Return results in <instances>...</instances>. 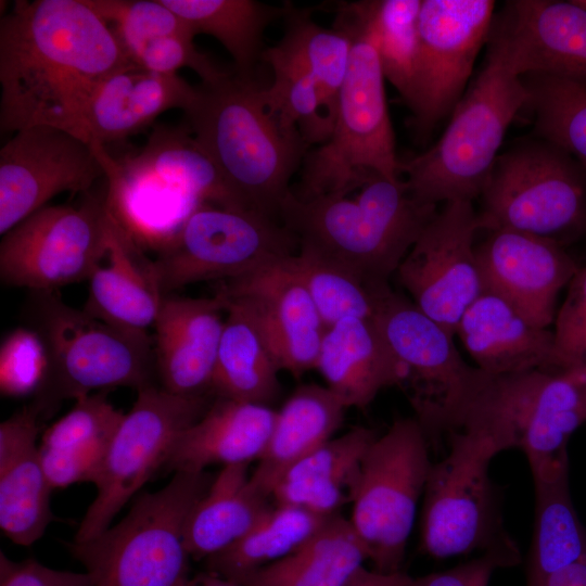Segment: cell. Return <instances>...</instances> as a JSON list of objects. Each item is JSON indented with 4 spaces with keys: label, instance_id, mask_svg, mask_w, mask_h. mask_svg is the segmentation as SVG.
<instances>
[{
    "label": "cell",
    "instance_id": "d4e9b609",
    "mask_svg": "<svg viewBox=\"0 0 586 586\" xmlns=\"http://www.w3.org/2000/svg\"><path fill=\"white\" fill-rule=\"evenodd\" d=\"M40 410L31 403L0 424V527L14 544L30 546L55 519L52 486L37 444Z\"/></svg>",
    "mask_w": 586,
    "mask_h": 586
},
{
    "label": "cell",
    "instance_id": "ffe728a7",
    "mask_svg": "<svg viewBox=\"0 0 586 586\" xmlns=\"http://www.w3.org/2000/svg\"><path fill=\"white\" fill-rule=\"evenodd\" d=\"M289 257L224 281L217 294L251 320L280 371L300 377L316 369L326 327Z\"/></svg>",
    "mask_w": 586,
    "mask_h": 586
},
{
    "label": "cell",
    "instance_id": "8fae6325",
    "mask_svg": "<svg viewBox=\"0 0 586 586\" xmlns=\"http://www.w3.org/2000/svg\"><path fill=\"white\" fill-rule=\"evenodd\" d=\"M481 199L484 231L506 228L563 244L586 230V173L542 139L498 155Z\"/></svg>",
    "mask_w": 586,
    "mask_h": 586
},
{
    "label": "cell",
    "instance_id": "4dcf8cb0",
    "mask_svg": "<svg viewBox=\"0 0 586 586\" xmlns=\"http://www.w3.org/2000/svg\"><path fill=\"white\" fill-rule=\"evenodd\" d=\"M347 407L327 386H298L277 411L268 444L251 473V482L270 497L273 487L298 461L332 438Z\"/></svg>",
    "mask_w": 586,
    "mask_h": 586
},
{
    "label": "cell",
    "instance_id": "7c38bea8",
    "mask_svg": "<svg viewBox=\"0 0 586 586\" xmlns=\"http://www.w3.org/2000/svg\"><path fill=\"white\" fill-rule=\"evenodd\" d=\"M372 320L402 367L400 386L429 442L457 430L483 371L463 360L453 334L390 285L380 295Z\"/></svg>",
    "mask_w": 586,
    "mask_h": 586
},
{
    "label": "cell",
    "instance_id": "8992f818",
    "mask_svg": "<svg viewBox=\"0 0 586 586\" xmlns=\"http://www.w3.org/2000/svg\"><path fill=\"white\" fill-rule=\"evenodd\" d=\"M26 320L41 336L48 368L33 404L41 413L66 399L154 384V348L138 335L66 304L55 291H31Z\"/></svg>",
    "mask_w": 586,
    "mask_h": 586
},
{
    "label": "cell",
    "instance_id": "d6986e66",
    "mask_svg": "<svg viewBox=\"0 0 586 586\" xmlns=\"http://www.w3.org/2000/svg\"><path fill=\"white\" fill-rule=\"evenodd\" d=\"M104 167L92 144L61 128L14 132L0 150V233L65 191L87 193Z\"/></svg>",
    "mask_w": 586,
    "mask_h": 586
},
{
    "label": "cell",
    "instance_id": "ab89813d",
    "mask_svg": "<svg viewBox=\"0 0 586 586\" xmlns=\"http://www.w3.org/2000/svg\"><path fill=\"white\" fill-rule=\"evenodd\" d=\"M422 0L358 1L371 28L385 79L409 106L415 94Z\"/></svg>",
    "mask_w": 586,
    "mask_h": 586
},
{
    "label": "cell",
    "instance_id": "cb8c5ba5",
    "mask_svg": "<svg viewBox=\"0 0 586 586\" xmlns=\"http://www.w3.org/2000/svg\"><path fill=\"white\" fill-rule=\"evenodd\" d=\"M227 304L222 296L163 297L154 328V356L160 386L182 396L211 393Z\"/></svg>",
    "mask_w": 586,
    "mask_h": 586
},
{
    "label": "cell",
    "instance_id": "603a6c76",
    "mask_svg": "<svg viewBox=\"0 0 586 586\" xmlns=\"http://www.w3.org/2000/svg\"><path fill=\"white\" fill-rule=\"evenodd\" d=\"M109 207V206H107ZM84 309L124 331L148 335L162 301L154 259L109 208L101 249L91 267Z\"/></svg>",
    "mask_w": 586,
    "mask_h": 586
},
{
    "label": "cell",
    "instance_id": "bcb514c9",
    "mask_svg": "<svg viewBox=\"0 0 586 586\" xmlns=\"http://www.w3.org/2000/svg\"><path fill=\"white\" fill-rule=\"evenodd\" d=\"M270 498L276 505L296 507L321 518L340 514L343 505L349 502L344 487L306 479H282Z\"/></svg>",
    "mask_w": 586,
    "mask_h": 586
},
{
    "label": "cell",
    "instance_id": "4316f807",
    "mask_svg": "<svg viewBox=\"0 0 586 586\" xmlns=\"http://www.w3.org/2000/svg\"><path fill=\"white\" fill-rule=\"evenodd\" d=\"M475 367L491 375L560 370L553 332L528 322L500 297L483 292L457 330Z\"/></svg>",
    "mask_w": 586,
    "mask_h": 586
},
{
    "label": "cell",
    "instance_id": "816d5d0a",
    "mask_svg": "<svg viewBox=\"0 0 586 586\" xmlns=\"http://www.w3.org/2000/svg\"><path fill=\"white\" fill-rule=\"evenodd\" d=\"M188 586H240L237 583L219 575L206 572L196 577H192Z\"/></svg>",
    "mask_w": 586,
    "mask_h": 586
},
{
    "label": "cell",
    "instance_id": "f546056e",
    "mask_svg": "<svg viewBox=\"0 0 586 586\" xmlns=\"http://www.w3.org/2000/svg\"><path fill=\"white\" fill-rule=\"evenodd\" d=\"M98 392L75 400L73 408L41 435L40 458L52 488L95 483L125 413Z\"/></svg>",
    "mask_w": 586,
    "mask_h": 586
},
{
    "label": "cell",
    "instance_id": "7bdbcfd3",
    "mask_svg": "<svg viewBox=\"0 0 586 586\" xmlns=\"http://www.w3.org/2000/svg\"><path fill=\"white\" fill-rule=\"evenodd\" d=\"M377 436L372 429L354 426L316 448L294 464L282 479H306L335 484L347 489L349 494L361 460Z\"/></svg>",
    "mask_w": 586,
    "mask_h": 586
},
{
    "label": "cell",
    "instance_id": "f907efd6",
    "mask_svg": "<svg viewBox=\"0 0 586 586\" xmlns=\"http://www.w3.org/2000/svg\"><path fill=\"white\" fill-rule=\"evenodd\" d=\"M538 586H586V561L577 562L551 574Z\"/></svg>",
    "mask_w": 586,
    "mask_h": 586
},
{
    "label": "cell",
    "instance_id": "d590c367",
    "mask_svg": "<svg viewBox=\"0 0 586 586\" xmlns=\"http://www.w3.org/2000/svg\"><path fill=\"white\" fill-rule=\"evenodd\" d=\"M284 7L285 33L276 46L264 50L262 60L272 69L297 71L314 78L336 114L349 61L351 37L339 28L316 24L308 12L290 4Z\"/></svg>",
    "mask_w": 586,
    "mask_h": 586
},
{
    "label": "cell",
    "instance_id": "1f68e13d",
    "mask_svg": "<svg viewBox=\"0 0 586 586\" xmlns=\"http://www.w3.org/2000/svg\"><path fill=\"white\" fill-rule=\"evenodd\" d=\"M271 501L252 484L249 464L222 467L187 517L183 540L190 557L206 560L233 545L271 509Z\"/></svg>",
    "mask_w": 586,
    "mask_h": 586
},
{
    "label": "cell",
    "instance_id": "ee69618b",
    "mask_svg": "<svg viewBox=\"0 0 586 586\" xmlns=\"http://www.w3.org/2000/svg\"><path fill=\"white\" fill-rule=\"evenodd\" d=\"M48 368V354L41 336L30 327L11 331L0 346V386L9 396L38 391Z\"/></svg>",
    "mask_w": 586,
    "mask_h": 586
},
{
    "label": "cell",
    "instance_id": "83f0119b",
    "mask_svg": "<svg viewBox=\"0 0 586 586\" xmlns=\"http://www.w3.org/2000/svg\"><path fill=\"white\" fill-rule=\"evenodd\" d=\"M276 417L270 406L215 397L206 411L177 436L162 469L174 473L205 471L212 464L258 461Z\"/></svg>",
    "mask_w": 586,
    "mask_h": 586
},
{
    "label": "cell",
    "instance_id": "ac0fdd59",
    "mask_svg": "<svg viewBox=\"0 0 586 586\" xmlns=\"http://www.w3.org/2000/svg\"><path fill=\"white\" fill-rule=\"evenodd\" d=\"M492 0H422L413 127L425 136L464 93L476 56L494 24Z\"/></svg>",
    "mask_w": 586,
    "mask_h": 586
},
{
    "label": "cell",
    "instance_id": "8d00e7d4",
    "mask_svg": "<svg viewBox=\"0 0 586 586\" xmlns=\"http://www.w3.org/2000/svg\"><path fill=\"white\" fill-rule=\"evenodd\" d=\"M188 22L195 35L215 37L230 53L235 75L253 78V69L265 49L263 34L267 25L283 16L285 7L275 8L253 0H162Z\"/></svg>",
    "mask_w": 586,
    "mask_h": 586
},
{
    "label": "cell",
    "instance_id": "e575fe53",
    "mask_svg": "<svg viewBox=\"0 0 586 586\" xmlns=\"http://www.w3.org/2000/svg\"><path fill=\"white\" fill-rule=\"evenodd\" d=\"M226 304L211 393L215 397L269 406L280 392V369L251 320L235 306Z\"/></svg>",
    "mask_w": 586,
    "mask_h": 586
},
{
    "label": "cell",
    "instance_id": "7402d4cb",
    "mask_svg": "<svg viewBox=\"0 0 586 586\" xmlns=\"http://www.w3.org/2000/svg\"><path fill=\"white\" fill-rule=\"evenodd\" d=\"M520 76L586 84V8L576 0H515L494 23Z\"/></svg>",
    "mask_w": 586,
    "mask_h": 586
},
{
    "label": "cell",
    "instance_id": "f1b7e54d",
    "mask_svg": "<svg viewBox=\"0 0 586 586\" xmlns=\"http://www.w3.org/2000/svg\"><path fill=\"white\" fill-rule=\"evenodd\" d=\"M316 369L347 408H366L403 371L372 319L345 318L327 328Z\"/></svg>",
    "mask_w": 586,
    "mask_h": 586
},
{
    "label": "cell",
    "instance_id": "ba28073f",
    "mask_svg": "<svg viewBox=\"0 0 586 586\" xmlns=\"http://www.w3.org/2000/svg\"><path fill=\"white\" fill-rule=\"evenodd\" d=\"M470 418L508 450L521 449L533 477L569 468L568 443L586 423V366L486 373Z\"/></svg>",
    "mask_w": 586,
    "mask_h": 586
},
{
    "label": "cell",
    "instance_id": "9a60e30c",
    "mask_svg": "<svg viewBox=\"0 0 586 586\" xmlns=\"http://www.w3.org/2000/svg\"><path fill=\"white\" fill-rule=\"evenodd\" d=\"M191 135L156 127L138 154L122 158L110 155L101 143L90 142L104 167L113 215L141 202L154 204L152 209H173L183 219L202 204L240 208Z\"/></svg>",
    "mask_w": 586,
    "mask_h": 586
},
{
    "label": "cell",
    "instance_id": "836d02e7",
    "mask_svg": "<svg viewBox=\"0 0 586 586\" xmlns=\"http://www.w3.org/2000/svg\"><path fill=\"white\" fill-rule=\"evenodd\" d=\"M533 481L535 518L526 586H538L551 574L586 561V530L572 500L569 469Z\"/></svg>",
    "mask_w": 586,
    "mask_h": 586
},
{
    "label": "cell",
    "instance_id": "f35d334b",
    "mask_svg": "<svg viewBox=\"0 0 586 586\" xmlns=\"http://www.w3.org/2000/svg\"><path fill=\"white\" fill-rule=\"evenodd\" d=\"M289 264L308 291L327 328L345 318L372 319L385 284H374L315 250L298 245Z\"/></svg>",
    "mask_w": 586,
    "mask_h": 586
},
{
    "label": "cell",
    "instance_id": "e0dca14e",
    "mask_svg": "<svg viewBox=\"0 0 586 586\" xmlns=\"http://www.w3.org/2000/svg\"><path fill=\"white\" fill-rule=\"evenodd\" d=\"M479 231L473 202H446L395 272L412 303L453 335L483 293L474 243Z\"/></svg>",
    "mask_w": 586,
    "mask_h": 586
},
{
    "label": "cell",
    "instance_id": "7a4b0ae2",
    "mask_svg": "<svg viewBox=\"0 0 586 586\" xmlns=\"http://www.w3.org/2000/svg\"><path fill=\"white\" fill-rule=\"evenodd\" d=\"M190 131L237 205L275 219L308 145L267 103L254 79L202 84L186 112Z\"/></svg>",
    "mask_w": 586,
    "mask_h": 586
},
{
    "label": "cell",
    "instance_id": "44dd1931",
    "mask_svg": "<svg viewBox=\"0 0 586 586\" xmlns=\"http://www.w3.org/2000/svg\"><path fill=\"white\" fill-rule=\"evenodd\" d=\"M486 232L475 245L483 292L547 329L555 321L560 291L579 266L557 241L506 228Z\"/></svg>",
    "mask_w": 586,
    "mask_h": 586
},
{
    "label": "cell",
    "instance_id": "db71d44e",
    "mask_svg": "<svg viewBox=\"0 0 586 586\" xmlns=\"http://www.w3.org/2000/svg\"><path fill=\"white\" fill-rule=\"evenodd\" d=\"M576 1H577V3H579L581 5L586 8V0H576Z\"/></svg>",
    "mask_w": 586,
    "mask_h": 586
},
{
    "label": "cell",
    "instance_id": "484cf974",
    "mask_svg": "<svg viewBox=\"0 0 586 586\" xmlns=\"http://www.w3.org/2000/svg\"><path fill=\"white\" fill-rule=\"evenodd\" d=\"M196 97L198 88L178 74H160L130 63L92 92L84 114V138L105 146L143 130L168 110L186 113Z\"/></svg>",
    "mask_w": 586,
    "mask_h": 586
},
{
    "label": "cell",
    "instance_id": "f6af8a7d",
    "mask_svg": "<svg viewBox=\"0 0 586 586\" xmlns=\"http://www.w3.org/2000/svg\"><path fill=\"white\" fill-rule=\"evenodd\" d=\"M566 297L555 318V347L562 369L579 364L586 352V266L568 284Z\"/></svg>",
    "mask_w": 586,
    "mask_h": 586
},
{
    "label": "cell",
    "instance_id": "5bb4252c",
    "mask_svg": "<svg viewBox=\"0 0 586 586\" xmlns=\"http://www.w3.org/2000/svg\"><path fill=\"white\" fill-rule=\"evenodd\" d=\"M211 404L208 395H176L155 384L138 390L111 442L94 483L97 496L73 542L89 540L110 527L123 507L163 468L177 436Z\"/></svg>",
    "mask_w": 586,
    "mask_h": 586
},
{
    "label": "cell",
    "instance_id": "74e56055",
    "mask_svg": "<svg viewBox=\"0 0 586 586\" xmlns=\"http://www.w3.org/2000/svg\"><path fill=\"white\" fill-rule=\"evenodd\" d=\"M329 518L276 505L242 538L205 560L207 572L230 581L292 553Z\"/></svg>",
    "mask_w": 586,
    "mask_h": 586
},
{
    "label": "cell",
    "instance_id": "c3c4849f",
    "mask_svg": "<svg viewBox=\"0 0 586 586\" xmlns=\"http://www.w3.org/2000/svg\"><path fill=\"white\" fill-rule=\"evenodd\" d=\"M0 586H92L87 572L54 570L33 558L11 560L0 552Z\"/></svg>",
    "mask_w": 586,
    "mask_h": 586
},
{
    "label": "cell",
    "instance_id": "277c9868",
    "mask_svg": "<svg viewBox=\"0 0 586 586\" xmlns=\"http://www.w3.org/2000/svg\"><path fill=\"white\" fill-rule=\"evenodd\" d=\"M335 28L352 40L330 138L303 161L297 198L348 195L374 175L400 178L374 35L357 2L337 5Z\"/></svg>",
    "mask_w": 586,
    "mask_h": 586
},
{
    "label": "cell",
    "instance_id": "2e32d148",
    "mask_svg": "<svg viewBox=\"0 0 586 586\" xmlns=\"http://www.w3.org/2000/svg\"><path fill=\"white\" fill-rule=\"evenodd\" d=\"M106 195L87 192L77 205H47L2 235L0 278L11 286L55 291L87 280L101 249Z\"/></svg>",
    "mask_w": 586,
    "mask_h": 586
},
{
    "label": "cell",
    "instance_id": "b9f144b4",
    "mask_svg": "<svg viewBox=\"0 0 586 586\" xmlns=\"http://www.w3.org/2000/svg\"><path fill=\"white\" fill-rule=\"evenodd\" d=\"M84 2L107 24L127 58L140 46L160 37L195 36L190 24L174 13L162 0H84Z\"/></svg>",
    "mask_w": 586,
    "mask_h": 586
},
{
    "label": "cell",
    "instance_id": "5b68a950",
    "mask_svg": "<svg viewBox=\"0 0 586 586\" xmlns=\"http://www.w3.org/2000/svg\"><path fill=\"white\" fill-rule=\"evenodd\" d=\"M486 62L454 107L445 131L425 152L400 161V176L418 200L437 205L481 196L508 127L530 92L493 26Z\"/></svg>",
    "mask_w": 586,
    "mask_h": 586
},
{
    "label": "cell",
    "instance_id": "681fc988",
    "mask_svg": "<svg viewBox=\"0 0 586 586\" xmlns=\"http://www.w3.org/2000/svg\"><path fill=\"white\" fill-rule=\"evenodd\" d=\"M412 582L413 577L402 571L385 573L362 565L342 586H411Z\"/></svg>",
    "mask_w": 586,
    "mask_h": 586
},
{
    "label": "cell",
    "instance_id": "52a82bcc",
    "mask_svg": "<svg viewBox=\"0 0 586 586\" xmlns=\"http://www.w3.org/2000/svg\"><path fill=\"white\" fill-rule=\"evenodd\" d=\"M214 477L206 471H177L163 488L140 494L114 526L89 540L67 543L92 586H188L184 523Z\"/></svg>",
    "mask_w": 586,
    "mask_h": 586
},
{
    "label": "cell",
    "instance_id": "3957f363",
    "mask_svg": "<svg viewBox=\"0 0 586 586\" xmlns=\"http://www.w3.org/2000/svg\"><path fill=\"white\" fill-rule=\"evenodd\" d=\"M354 198H297L292 190L279 217L297 239L374 284L388 283L437 205L413 196L404 179L374 175Z\"/></svg>",
    "mask_w": 586,
    "mask_h": 586
},
{
    "label": "cell",
    "instance_id": "9c48e42d",
    "mask_svg": "<svg viewBox=\"0 0 586 586\" xmlns=\"http://www.w3.org/2000/svg\"><path fill=\"white\" fill-rule=\"evenodd\" d=\"M447 436L449 450L432 464L422 496V550L435 559L475 551H518L502 527L489 476V463L504 448L476 428L456 430Z\"/></svg>",
    "mask_w": 586,
    "mask_h": 586
},
{
    "label": "cell",
    "instance_id": "60d3db41",
    "mask_svg": "<svg viewBox=\"0 0 586 586\" xmlns=\"http://www.w3.org/2000/svg\"><path fill=\"white\" fill-rule=\"evenodd\" d=\"M522 77L538 138L568 153L586 173V84L542 74Z\"/></svg>",
    "mask_w": 586,
    "mask_h": 586
},
{
    "label": "cell",
    "instance_id": "7dc6e473",
    "mask_svg": "<svg viewBox=\"0 0 586 586\" xmlns=\"http://www.w3.org/2000/svg\"><path fill=\"white\" fill-rule=\"evenodd\" d=\"M520 561V552L493 550L451 569L415 578V586H488L494 572Z\"/></svg>",
    "mask_w": 586,
    "mask_h": 586
},
{
    "label": "cell",
    "instance_id": "d6a6232c",
    "mask_svg": "<svg viewBox=\"0 0 586 586\" xmlns=\"http://www.w3.org/2000/svg\"><path fill=\"white\" fill-rule=\"evenodd\" d=\"M366 561L349 520L336 514L292 553L232 582L240 586H342Z\"/></svg>",
    "mask_w": 586,
    "mask_h": 586
},
{
    "label": "cell",
    "instance_id": "6da1fadb",
    "mask_svg": "<svg viewBox=\"0 0 586 586\" xmlns=\"http://www.w3.org/2000/svg\"><path fill=\"white\" fill-rule=\"evenodd\" d=\"M131 62L84 0H16L0 21V129L51 126L84 138L97 86Z\"/></svg>",
    "mask_w": 586,
    "mask_h": 586
},
{
    "label": "cell",
    "instance_id": "11a10c76",
    "mask_svg": "<svg viewBox=\"0 0 586 586\" xmlns=\"http://www.w3.org/2000/svg\"><path fill=\"white\" fill-rule=\"evenodd\" d=\"M413 581H415V578H413ZM411 586H415V585H413V582H412Z\"/></svg>",
    "mask_w": 586,
    "mask_h": 586
},
{
    "label": "cell",
    "instance_id": "4fadbf2b",
    "mask_svg": "<svg viewBox=\"0 0 586 586\" xmlns=\"http://www.w3.org/2000/svg\"><path fill=\"white\" fill-rule=\"evenodd\" d=\"M296 237L255 211L202 204L154 258L163 295L192 283L231 280L294 255Z\"/></svg>",
    "mask_w": 586,
    "mask_h": 586
},
{
    "label": "cell",
    "instance_id": "f5cc1de1",
    "mask_svg": "<svg viewBox=\"0 0 586 586\" xmlns=\"http://www.w3.org/2000/svg\"><path fill=\"white\" fill-rule=\"evenodd\" d=\"M579 364H583V365L586 366V352H585V354L583 355V357H582Z\"/></svg>",
    "mask_w": 586,
    "mask_h": 586
},
{
    "label": "cell",
    "instance_id": "30bf717a",
    "mask_svg": "<svg viewBox=\"0 0 586 586\" xmlns=\"http://www.w3.org/2000/svg\"><path fill=\"white\" fill-rule=\"evenodd\" d=\"M432 464L416 418L394 421L364 456L349 487V522L374 570L400 571Z\"/></svg>",
    "mask_w": 586,
    "mask_h": 586
}]
</instances>
